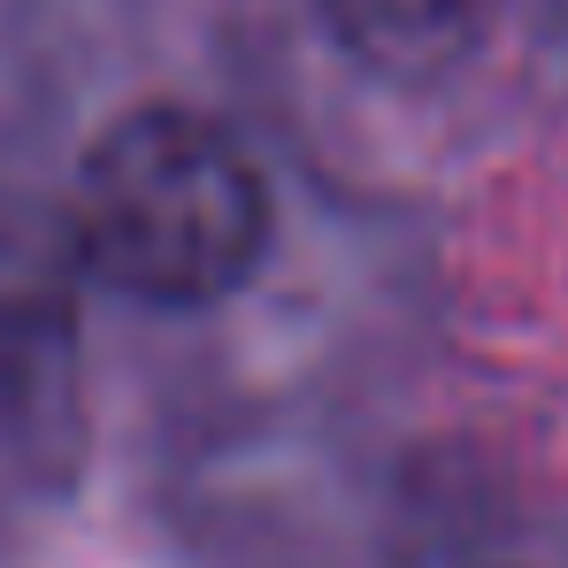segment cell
I'll use <instances>...</instances> for the list:
<instances>
[{
	"instance_id": "1",
	"label": "cell",
	"mask_w": 568,
	"mask_h": 568,
	"mask_svg": "<svg viewBox=\"0 0 568 568\" xmlns=\"http://www.w3.org/2000/svg\"><path fill=\"white\" fill-rule=\"evenodd\" d=\"M78 262L123 300L207 307L270 254V178L200 108H131L93 139L70 192Z\"/></svg>"
},
{
	"instance_id": "2",
	"label": "cell",
	"mask_w": 568,
	"mask_h": 568,
	"mask_svg": "<svg viewBox=\"0 0 568 568\" xmlns=\"http://www.w3.org/2000/svg\"><path fill=\"white\" fill-rule=\"evenodd\" d=\"M491 0H315L323 31L392 85H430L446 78L484 31Z\"/></svg>"
},
{
	"instance_id": "3",
	"label": "cell",
	"mask_w": 568,
	"mask_h": 568,
	"mask_svg": "<svg viewBox=\"0 0 568 568\" xmlns=\"http://www.w3.org/2000/svg\"><path fill=\"white\" fill-rule=\"evenodd\" d=\"M70 377V300L31 254H0V438L31 430Z\"/></svg>"
}]
</instances>
